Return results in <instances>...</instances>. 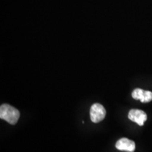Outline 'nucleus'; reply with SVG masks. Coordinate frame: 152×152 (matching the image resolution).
I'll return each mask as SVG.
<instances>
[{"label":"nucleus","mask_w":152,"mask_h":152,"mask_svg":"<svg viewBox=\"0 0 152 152\" xmlns=\"http://www.w3.org/2000/svg\"><path fill=\"white\" fill-rule=\"evenodd\" d=\"M20 118V112L16 108L7 104H4L0 106V118L15 125Z\"/></svg>","instance_id":"f257e3e1"},{"label":"nucleus","mask_w":152,"mask_h":152,"mask_svg":"<svg viewBox=\"0 0 152 152\" xmlns=\"http://www.w3.org/2000/svg\"><path fill=\"white\" fill-rule=\"evenodd\" d=\"M106 113V110L102 104L99 103L94 104L90 109L91 121L94 123L101 122L105 118Z\"/></svg>","instance_id":"f03ea898"},{"label":"nucleus","mask_w":152,"mask_h":152,"mask_svg":"<svg viewBox=\"0 0 152 152\" xmlns=\"http://www.w3.org/2000/svg\"><path fill=\"white\" fill-rule=\"evenodd\" d=\"M128 118L133 122L137 123L140 126H142L144 122L147 121V115L145 112L142 110L132 109L129 111Z\"/></svg>","instance_id":"7ed1b4c3"},{"label":"nucleus","mask_w":152,"mask_h":152,"mask_svg":"<svg viewBox=\"0 0 152 152\" xmlns=\"http://www.w3.org/2000/svg\"><path fill=\"white\" fill-rule=\"evenodd\" d=\"M132 96L134 99L140 100L142 103H147L152 100V92L137 88L133 90Z\"/></svg>","instance_id":"20e7f679"},{"label":"nucleus","mask_w":152,"mask_h":152,"mask_svg":"<svg viewBox=\"0 0 152 152\" xmlns=\"http://www.w3.org/2000/svg\"><path fill=\"white\" fill-rule=\"evenodd\" d=\"M115 147L117 149L121 150V151L133 152L135 149V143L127 138H122L116 142Z\"/></svg>","instance_id":"39448f33"}]
</instances>
